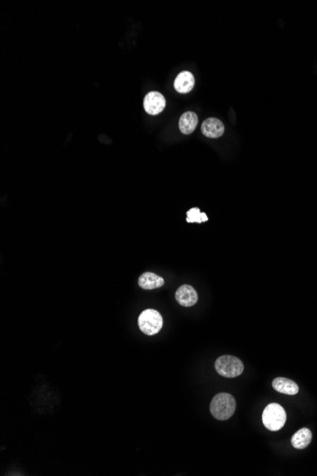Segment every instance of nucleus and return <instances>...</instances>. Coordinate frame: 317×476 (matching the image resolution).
Segmentation results:
<instances>
[{
    "label": "nucleus",
    "instance_id": "obj_1",
    "mask_svg": "<svg viewBox=\"0 0 317 476\" xmlns=\"http://www.w3.org/2000/svg\"><path fill=\"white\" fill-rule=\"evenodd\" d=\"M235 400L233 395L227 393H219L214 396L210 404V412L217 420H227L234 415Z\"/></svg>",
    "mask_w": 317,
    "mask_h": 476
},
{
    "label": "nucleus",
    "instance_id": "obj_2",
    "mask_svg": "<svg viewBox=\"0 0 317 476\" xmlns=\"http://www.w3.org/2000/svg\"><path fill=\"white\" fill-rule=\"evenodd\" d=\"M287 415L284 408L277 403L267 406L262 414V422L268 430L276 432L286 423Z\"/></svg>",
    "mask_w": 317,
    "mask_h": 476
},
{
    "label": "nucleus",
    "instance_id": "obj_3",
    "mask_svg": "<svg viewBox=\"0 0 317 476\" xmlns=\"http://www.w3.org/2000/svg\"><path fill=\"white\" fill-rule=\"evenodd\" d=\"M163 317L154 309H146L139 316L138 325L143 334L154 335L163 328Z\"/></svg>",
    "mask_w": 317,
    "mask_h": 476
},
{
    "label": "nucleus",
    "instance_id": "obj_4",
    "mask_svg": "<svg viewBox=\"0 0 317 476\" xmlns=\"http://www.w3.org/2000/svg\"><path fill=\"white\" fill-rule=\"evenodd\" d=\"M215 368L218 375L228 378L241 375L244 370L241 360L234 355H221L215 360Z\"/></svg>",
    "mask_w": 317,
    "mask_h": 476
},
{
    "label": "nucleus",
    "instance_id": "obj_5",
    "mask_svg": "<svg viewBox=\"0 0 317 476\" xmlns=\"http://www.w3.org/2000/svg\"><path fill=\"white\" fill-rule=\"evenodd\" d=\"M166 102L164 95L158 91H151L146 94L143 100V108L145 112L150 115H157L163 112Z\"/></svg>",
    "mask_w": 317,
    "mask_h": 476
},
{
    "label": "nucleus",
    "instance_id": "obj_6",
    "mask_svg": "<svg viewBox=\"0 0 317 476\" xmlns=\"http://www.w3.org/2000/svg\"><path fill=\"white\" fill-rule=\"evenodd\" d=\"M175 299L182 306L191 307L198 303V293L191 285L184 284L176 291Z\"/></svg>",
    "mask_w": 317,
    "mask_h": 476
},
{
    "label": "nucleus",
    "instance_id": "obj_7",
    "mask_svg": "<svg viewBox=\"0 0 317 476\" xmlns=\"http://www.w3.org/2000/svg\"><path fill=\"white\" fill-rule=\"evenodd\" d=\"M202 132L208 138H218L224 133V125L217 118H208L202 125Z\"/></svg>",
    "mask_w": 317,
    "mask_h": 476
},
{
    "label": "nucleus",
    "instance_id": "obj_8",
    "mask_svg": "<svg viewBox=\"0 0 317 476\" xmlns=\"http://www.w3.org/2000/svg\"><path fill=\"white\" fill-rule=\"evenodd\" d=\"M194 85V75L190 71H182L175 79V90L183 94L192 91Z\"/></svg>",
    "mask_w": 317,
    "mask_h": 476
},
{
    "label": "nucleus",
    "instance_id": "obj_9",
    "mask_svg": "<svg viewBox=\"0 0 317 476\" xmlns=\"http://www.w3.org/2000/svg\"><path fill=\"white\" fill-rule=\"evenodd\" d=\"M164 278L152 272H145L142 274L139 278V286L144 290H153L156 288H160L164 286Z\"/></svg>",
    "mask_w": 317,
    "mask_h": 476
},
{
    "label": "nucleus",
    "instance_id": "obj_10",
    "mask_svg": "<svg viewBox=\"0 0 317 476\" xmlns=\"http://www.w3.org/2000/svg\"><path fill=\"white\" fill-rule=\"evenodd\" d=\"M273 388L281 394L289 395H297L299 391L298 385L295 381L285 377H276L274 379Z\"/></svg>",
    "mask_w": 317,
    "mask_h": 476
},
{
    "label": "nucleus",
    "instance_id": "obj_11",
    "mask_svg": "<svg viewBox=\"0 0 317 476\" xmlns=\"http://www.w3.org/2000/svg\"><path fill=\"white\" fill-rule=\"evenodd\" d=\"M198 122L199 119L196 113L192 112H184L179 121V128L181 132L186 135L191 134L196 130Z\"/></svg>",
    "mask_w": 317,
    "mask_h": 476
},
{
    "label": "nucleus",
    "instance_id": "obj_12",
    "mask_svg": "<svg viewBox=\"0 0 317 476\" xmlns=\"http://www.w3.org/2000/svg\"><path fill=\"white\" fill-rule=\"evenodd\" d=\"M312 438V432L307 428H302L292 437V445L298 450H303L310 445Z\"/></svg>",
    "mask_w": 317,
    "mask_h": 476
},
{
    "label": "nucleus",
    "instance_id": "obj_13",
    "mask_svg": "<svg viewBox=\"0 0 317 476\" xmlns=\"http://www.w3.org/2000/svg\"><path fill=\"white\" fill-rule=\"evenodd\" d=\"M186 214H187V218H186L187 223H203L208 221V217L206 216V214L201 212L200 209L197 207L191 208L190 210L187 211Z\"/></svg>",
    "mask_w": 317,
    "mask_h": 476
}]
</instances>
